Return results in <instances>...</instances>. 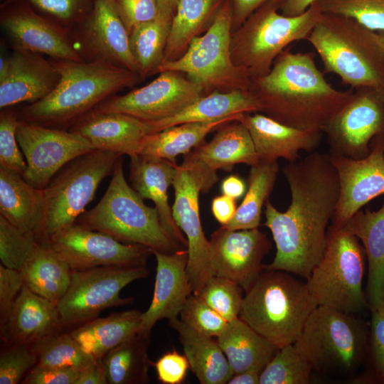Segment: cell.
<instances>
[{
    "instance_id": "obj_1",
    "label": "cell",
    "mask_w": 384,
    "mask_h": 384,
    "mask_svg": "<svg viewBox=\"0 0 384 384\" xmlns=\"http://www.w3.org/2000/svg\"><path fill=\"white\" fill-rule=\"evenodd\" d=\"M291 203L280 212L269 200L264 225L272 233L275 257L265 270H280L309 279L325 250L328 228L339 196L337 171L329 154L314 151L282 169Z\"/></svg>"
},
{
    "instance_id": "obj_2",
    "label": "cell",
    "mask_w": 384,
    "mask_h": 384,
    "mask_svg": "<svg viewBox=\"0 0 384 384\" xmlns=\"http://www.w3.org/2000/svg\"><path fill=\"white\" fill-rule=\"evenodd\" d=\"M353 89L341 91L325 79L312 53L283 50L265 75L252 79L248 92L257 112L294 128L324 132Z\"/></svg>"
},
{
    "instance_id": "obj_3",
    "label": "cell",
    "mask_w": 384,
    "mask_h": 384,
    "mask_svg": "<svg viewBox=\"0 0 384 384\" xmlns=\"http://www.w3.org/2000/svg\"><path fill=\"white\" fill-rule=\"evenodd\" d=\"M52 60L60 74L58 85L43 99L19 110L20 120L68 130L104 100L142 80L137 73L117 67Z\"/></svg>"
},
{
    "instance_id": "obj_4",
    "label": "cell",
    "mask_w": 384,
    "mask_h": 384,
    "mask_svg": "<svg viewBox=\"0 0 384 384\" xmlns=\"http://www.w3.org/2000/svg\"><path fill=\"white\" fill-rule=\"evenodd\" d=\"M369 329L357 314L317 306L294 345L313 372L326 378L360 380L368 361Z\"/></svg>"
},
{
    "instance_id": "obj_5",
    "label": "cell",
    "mask_w": 384,
    "mask_h": 384,
    "mask_svg": "<svg viewBox=\"0 0 384 384\" xmlns=\"http://www.w3.org/2000/svg\"><path fill=\"white\" fill-rule=\"evenodd\" d=\"M306 41L319 54L324 73L336 74L352 89L384 91V51L373 31L351 18L322 12Z\"/></svg>"
},
{
    "instance_id": "obj_6",
    "label": "cell",
    "mask_w": 384,
    "mask_h": 384,
    "mask_svg": "<svg viewBox=\"0 0 384 384\" xmlns=\"http://www.w3.org/2000/svg\"><path fill=\"white\" fill-rule=\"evenodd\" d=\"M239 318L278 348L294 344L318 306L306 282L265 270L245 292Z\"/></svg>"
},
{
    "instance_id": "obj_7",
    "label": "cell",
    "mask_w": 384,
    "mask_h": 384,
    "mask_svg": "<svg viewBox=\"0 0 384 384\" xmlns=\"http://www.w3.org/2000/svg\"><path fill=\"white\" fill-rule=\"evenodd\" d=\"M143 200L127 182L120 156L101 200L94 208L82 213L75 223L119 241L146 246L151 250L170 254L185 249L169 236L157 209L147 206Z\"/></svg>"
},
{
    "instance_id": "obj_8",
    "label": "cell",
    "mask_w": 384,
    "mask_h": 384,
    "mask_svg": "<svg viewBox=\"0 0 384 384\" xmlns=\"http://www.w3.org/2000/svg\"><path fill=\"white\" fill-rule=\"evenodd\" d=\"M281 5L277 1L267 2L232 33L233 61L244 68L251 79L267 74L289 45L306 40L322 14L319 0L294 16L279 14Z\"/></svg>"
},
{
    "instance_id": "obj_9",
    "label": "cell",
    "mask_w": 384,
    "mask_h": 384,
    "mask_svg": "<svg viewBox=\"0 0 384 384\" xmlns=\"http://www.w3.org/2000/svg\"><path fill=\"white\" fill-rule=\"evenodd\" d=\"M366 258L363 246L347 225H330L323 256L306 282L318 306L357 314L368 307L363 289Z\"/></svg>"
},
{
    "instance_id": "obj_10",
    "label": "cell",
    "mask_w": 384,
    "mask_h": 384,
    "mask_svg": "<svg viewBox=\"0 0 384 384\" xmlns=\"http://www.w3.org/2000/svg\"><path fill=\"white\" fill-rule=\"evenodd\" d=\"M232 1L224 0L206 31L193 38L180 58L164 63L159 73H184L188 79L202 87L205 95L214 91H248L250 76L232 59Z\"/></svg>"
},
{
    "instance_id": "obj_11",
    "label": "cell",
    "mask_w": 384,
    "mask_h": 384,
    "mask_svg": "<svg viewBox=\"0 0 384 384\" xmlns=\"http://www.w3.org/2000/svg\"><path fill=\"white\" fill-rule=\"evenodd\" d=\"M122 155L94 149L64 166L43 189L46 238L76 222L93 199L101 181L112 175Z\"/></svg>"
},
{
    "instance_id": "obj_12",
    "label": "cell",
    "mask_w": 384,
    "mask_h": 384,
    "mask_svg": "<svg viewBox=\"0 0 384 384\" xmlns=\"http://www.w3.org/2000/svg\"><path fill=\"white\" fill-rule=\"evenodd\" d=\"M143 266H101L71 272L69 288L57 304L63 326L80 325L97 318L105 309L129 304L134 298H122L120 292L134 281L146 278Z\"/></svg>"
},
{
    "instance_id": "obj_13",
    "label": "cell",
    "mask_w": 384,
    "mask_h": 384,
    "mask_svg": "<svg viewBox=\"0 0 384 384\" xmlns=\"http://www.w3.org/2000/svg\"><path fill=\"white\" fill-rule=\"evenodd\" d=\"M355 90L324 130L331 156L365 158L373 139L384 134V91L370 87Z\"/></svg>"
},
{
    "instance_id": "obj_14",
    "label": "cell",
    "mask_w": 384,
    "mask_h": 384,
    "mask_svg": "<svg viewBox=\"0 0 384 384\" xmlns=\"http://www.w3.org/2000/svg\"><path fill=\"white\" fill-rule=\"evenodd\" d=\"M71 33L82 61L124 68L139 75L129 33L113 0H94L90 14L71 29Z\"/></svg>"
},
{
    "instance_id": "obj_15",
    "label": "cell",
    "mask_w": 384,
    "mask_h": 384,
    "mask_svg": "<svg viewBox=\"0 0 384 384\" xmlns=\"http://www.w3.org/2000/svg\"><path fill=\"white\" fill-rule=\"evenodd\" d=\"M48 239L53 250L73 271L101 266H143L153 255L146 246L124 244L107 234L76 223Z\"/></svg>"
},
{
    "instance_id": "obj_16",
    "label": "cell",
    "mask_w": 384,
    "mask_h": 384,
    "mask_svg": "<svg viewBox=\"0 0 384 384\" xmlns=\"http://www.w3.org/2000/svg\"><path fill=\"white\" fill-rule=\"evenodd\" d=\"M16 135L27 164L23 177L39 189H43L68 163L95 149L77 133L22 120Z\"/></svg>"
},
{
    "instance_id": "obj_17",
    "label": "cell",
    "mask_w": 384,
    "mask_h": 384,
    "mask_svg": "<svg viewBox=\"0 0 384 384\" xmlns=\"http://www.w3.org/2000/svg\"><path fill=\"white\" fill-rule=\"evenodd\" d=\"M203 95L202 87L181 73L164 71L143 87L108 97L94 109L156 121L175 115Z\"/></svg>"
},
{
    "instance_id": "obj_18",
    "label": "cell",
    "mask_w": 384,
    "mask_h": 384,
    "mask_svg": "<svg viewBox=\"0 0 384 384\" xmlns=\"http://www.w3.org/2000/svg\"><path fill=\"white\" fill-rule=\"evenodd\" d=\"M0 26L12 49L40 53L53 60L82 61L71 30L38 14L26 0H5Z\"/></svg>"
},
{
    "instance_id": "obj_19",
    "label": "cell",
    "mask_w": 384,
    "mask_h": 384,
    "mask_svg": "<svg viewBox=\"0 0 384 384\" xmlns=\"http://www.w3.org/2000/svg\"><path fill=\"white\" fill-rule=\"evenodd\" d=\"M271 248L267 234L258 228L229 230L222 225L209 240L213 274L233 280L245 292L265 270L262 260Z\"/></svg>"
},
{
    "instance_id": "obj_20",
    "label": "cell",
    "mask_w": 384,
    "mask_h": 384,
    "mask_svg": "<svg viewBox=\"0 0 384 384\" xmlns=\"http://www.w3.org/2000/svg\"><path fill=\"white\" fill-rule=\"evenodd\" d=\"M370 152L353 159L330 156L339 181V196L331 225L344 227L372 199L384 194V134L373 139Z\"/></svg>"
},
{
    "instance_id": "obj_21",
    "label": "cell",
    "mask_w": 384,
    "mask_h": 384,
    "mask_svg": "<svg viewBox=\"0 0 384 384\" xmlns=\"http://www.w3.org/2000/svg\"><path fill=\"white\" fill-rule=\"evenodd\" d=\"M259 162L250 134L240 121L221 126L208 143L203 142L184 154L181 165L208 193L218 181V170L230 171L235 164L250 166Z\"/></svg>"
},
{
    "instance_id": "obj_22",
    "label": "cell",
    "mask_w": 384,
    "mask_h": 384,
    "mask_svg": "<svg viewBox=\"0 0 384 384\" xmlns=\"http://www.w3.org/2000/svg\"><path fill=\"white\" fill-rule=\"evenodd\" d=\"M172 186L175 196L172 215L188 242L187 272L193 294H198L206 282L213 276L209 240L204 234L200 219L201 188L193 176L181 166H178Z\"/></svg>"
},
{
    "instance_id": "obj_23",
    "label": "cell",
    "mask_w": 384,
    "mask_h": 384,
    "mask_svg": "<svg viewBox=\"0 0 384 384\" xmlns=\"http://www.w3.org/2000/svg\"><path fill=\"white\" fill-rule=\"evenodd\" d=\"M60 74L52 59L40 53L13 49L0 60V108L33 104L58 85Z\"/></svg>"
},
{
    "instance_id": "obj_24",
    "label": "cell",
    "mask_w": 384,
    "mask_h": 384,
    "mask_svg": "<svg viewBox=\"0 0 384 384\" xmlns=\"http://www.w3.org/2000/svg\"><path fill=\"white\" fill-rule=\"evenodd\" d=\"M151 251L156 260L154 294L149 308L142 313L137 331V334L148 337L158 321L178 318L193 293L187 272V249L170 254Z\"/></svg>"
},
{
    "instance_id": "obj_25",
    "label": "cell",
    "mask_w": 384,
    "mask_h": 384,
    "mask_svg": "<svg viewBox=\"0 0 384 384\" xmlns=\"http://www.w3.org/2000/svg\"><path fill=\"white\" fill-rule=\"evenodd\" d=\"M68 130L85 138L95 149L129 156L137 154L143 139L155 133L151 121L96 109L83 115Z\"/></svg>"
},
{
    "instance_id": "obj_26",
    "label": "cell",
    "mask_w": 384,
    "mask_h": 384,
    "mask_svg": "<svg viewBox=\"0 0 384 384\" xmlns=\"http://www.w3.org/2000/svg\"><path fill=\"white\" fill-rule=\"evenodd\" d=\"M239 121L250 134L259 161H296L300 151L314 152L324 134L285 125L260 112L242 114Z\"/></svg>"
},
{
    "instance_id": "obj_27",
    "label": "cell",
    "mask_w": 384,
    "mask_h": 384,
    "mask_svg": "<svg viewBox=\"0 0 384 384\" xmlns=\"http://www.w3.org/2000/svg\"><path fill=\"white\" fill-rule=\"evenodd\" d=\"M129 158L131 186L143 199L153 201L169 236L187 249L186 238L176 225L169 204L168 189L173 183L178 166L167 159L152 156L137 154Z\"/></svg>"
},
{
    "instance_id": "obj_28",
    "label": "cell",
    "mask_w": 384,
    "mask_h": 384,
    "mask_svg": "<svg viewBox=\"0 0 384 384\" xmlns=\"http://www.w3.org/2000/svg\"><path fill=\"white\" fill-rule=\"evenodd\" d=\"M63 327L57 305L36 294L25 284L16 297L1 336L10 346L31 345Z\"/></svg>"
},
{
    "instance_id": "obj_29",
    "label": "cell",
    "mask_w": 384,
    "mask_h": 384,
    "mask_svg": "<svg viewBox=\"0 0 384 384\" xmlns=\"http://www.w3.org/2000/svg\"><path fill=\"white\" fill-rule=\"evenodd\" d=\"M0 215L21 231L40 239L46 238V200L43 189L33 186L21 175L2 166Z\"/></svg>"
},
{
    "instance_id": "obj_30",
    "label": "cell",
    "mask_w": 384,
    "mask_h": 384,
    "mask_svg": "<svg viewBox=\"0 0 384 384\" xmlns=\"http://www.w3.org/2000/svg\"><path fill=\"white\" fill-rule=\"evenodd\" d=\"M363 246L368 261L366 296L370 310L384 305V203L358 210L346 225Z\"/></svg>"
},
{
    "instance_id": "obj_31",
    "label": "cell",
    "mask_w": 384,
    "mask_h": 384,
    "mask_svg": "<svg viewBox=\"0 0 384 384\" xmlns=\"http://www.w3.org/2000/svg\"><path fill=\"white\" fill-rule=\"evenodd\" d=\"M169 324L177 332L184 355L200 383H228L233 373L217 341L178 318L169 320Z\"/></svg>"
},
{
    "instance_id": "obj_32",
    "label": "cell",
    "mask_w": 384,
    "mask_h": 384,
    "mask_svg": "<svg viewBox=\"0 0 384 384\" xmlns=\"http://www.w3.org/2000/svg\"><path fill=\"white\" fill-rule=\"evenodd\" d=\"M216 341L233 374L249 370L262 372L278 350L240 318L228 322Z\"/></svg>"
},
{
    "instance_id": "obj_33",
    "label": "cell",
    "mask_w": 384,
    "mask_h": 384,
    "mask_svg": "<svg viewBox=\"0 0 384 384\" xmlns=\"http://www.w3.org/2000/svg\"><path fill=\"white\" fill-rule=\"evenodd\" d=\"M142 312L128 310L95 318L70 332L82 349L95 360L137 334Z\"/></svg>"
},
{
    "instance_id": "obj_34",
    "label": "cell",
    "mask_w": 384,
    "mask_h": 384,
    "mask_svg": "<svg viewBox=\"0 0 384 384\" xmlns=\"http://www.w3.org/2000/svg\"><path fill=\"white\" fill-rule=\"evenodd\" d=\"M19 271L30 290L56 305L70 284L72 270L46 238L40 240Z\"/></svg>"
},
{
    "instance_id": "obj_35",
    "label": "cell",
    "mask_w": 384,
    "mask_h": 384,
    "mask_svg": "<svg viewBox=\"0 0 384 384\" xmlns=\"http://www.w3.org/2000/svg\"><path fill=\"white\" fill-rule=\"evenodd\" d=\"M255 112H257V105L248 91H214L201 97L175 115L152 123L157 132L184 123L210 122Z\"/></svg>"
},
{
    "instance_id": "obj_36",
    "label": "cell",
    "mask_w": 384,
    "mask_h": 384,
    "mask_svg": "<svg viewBox=\"0 0 384 384\" xmlns=\"http://www.w3.org/2000/svg\"><path fill=\"white\" fill-rule=\"evenodd\" d=\"M242 115L238 114L210 122L184 123L149 134L142 142L137 154L159 157L176 163L178 155L188 153L201 144L213 129L239 121Z\"/></svg>"
},
{
    "instance_id": "obj_37",
    "label": "cell",
    "mask_w": 384,
    "mask_h": 384,
    "mask_svg": "<svg viewBox=\"0 0 384 384\" xmlns=\"http://www.w3.org/2000/svg\"><path fill=\"white\" fill-rule=\"evenodd\" d=\"M223 1L178 0L172 18L164 63L176 60L184 54L191 41L209 28Z\"/></svg>"
},
{
    "instance_id": "obj_38",
    "label": "cell",
    "mask_w": 384,
    "mask_h": 384,
    "mask_svg": "<svg viewBox=\"0 0 384 384\" xmlns=\"http://www.w3.org/2000/svg\"><path fill=\"white\" fill-rule=\"evenodd\" d=\"M150 340L139 334L108 352L102 359L109 384H145L150 381Z\"/></svg>"
},
{
    "instance_id": "obj_39",
    "label": "cell",
    "mask_w": 384,
    "mask_h": 384,
    "mask_svg": "<svg viewBox=\"0 0 384 384\" xmlns=\"http://www.w3.org/2000/svg\"><path fill=\"white\" fill-rule=\"evenodd\" d=\"M279 170L277 161H259L251 166L245 196L233 219L223 226L229 230L258 228L263 206L269 200Z\"/></svg>"
},
{
    "instance_id": "obj_40",
    "label": "cell",
    "mask_w": 384,
    "mask_h": 384,
    "mask_svg": "<svg viewBox=\"0 0 384 384\" xmlns=\"http://www.w3.org/2000/svg\"><path fill=\"white\" fill-rule=\"evenodd\" d=\"M172 18L159 15L153 21L135 27L129 33L132 53L143 80L159 73L164 53Z\"/></svg>"
},
{
    "instance_id": "obj_41",
    "label": "cell",
    "mask_w": 384,
    "mask_h": 384,
    "mask_svg": "<svg viewBox=\"0 0 384 384\" xmlns=\"http://www.w3.org/2000/svg\"><path fill=\"white\" fill-rule=\"evenodd\" d=\"M37 364L49 367H71L82 370L95 362L73 337L68 334L55 333L31 344Z\"/></svg>"
},
{
    "instance_id": "obj_42",
    "label": "cell",
    "mask_w": 384,
    "mask_h": 384,
    "mask_svg": "<svg viewBox=\"0 0 384 384\" xmlns=\"http://www.w3.org/2000/svg\"><path fill=\"white\" fill-rule=\"evenodd\" d=\"M311 364L294 344L278 348L260 375V384H308Z\"/></svg>"
},
{
    "instance_id": "obj_43",
    "label": "cell",
    "mask_w": 384,
    "mask_h": 384,
    "mask_svg": "<svg viewBox=\"0 0 384 384\" xmlns=\"http://www.w3.org/2000/svg\"><path fill=\"white\" fill-rule=\"evenodd\" d=\"M242 291L233 280L213 275L196 295L229 322L239 318L244 297Z\"/></svg>"
},
{
    "instance_id": "obj_44",
    "label": "cell",
    "mask_w": 384,
    "mask_h": 384,
    "mask_svg": "<svg viewBox=\"0 0 384 384\" xmlns=\"http://www.w3.org/2000/svg\"><path fill=\"white\" fill-rule=\"evenodd\" d=\"M41 240L21 231L0 215V259L6 267L20 270Z\"/></svg>"
},
{
    "instance_id": "obj_45",
    "label": "cell",
    "mask_w": 384,
    "mask_h": 384,
    "mask_svg": "<svg viewBox=\"0 0 384 384\" xmlns=\"http://www.w3.org/2000/svg\"><path fill=\"white\" fill-rule=\"evenodd\" d=\"M322 12L351 18L373 31H384V0H319Z\"/></svg>"
},
{
    "instance_id": "obj_46",
    "label": "cell",
    "mask_w": 384,
    "mask_h": 384,
    "mask_svg": "<svg viewBox=\"0 0 384 384\" xmlns=\"http://www.w3.org/2000/svg\"><path fill=\"white\" fill-rule=\"evenodd\" d=\"M38 14L71 30L91 11L94 0H26Z\"/></svg>"
},
{
    "instance_id": "obj_47",
    "label": "cell",
    "mask_w": 384,
    "mask_h": 384,
    "mask_svg": "<svg viewBox=\"0 0 384 384\" xmlns=\"http://www.w3.org/2000/svg\"><path fill=\"white\" fill-rule=\"evenodd\" d=\"M18 111L11 107L0 112V166L23 176L27 164L17 142L16 132L19 123Z\"/></svg>"
},
{
    "instance_id": "obj_48",
    "label": "cell",
    "mask_w": 384,
    "mask_h": 384,
    "mask_svg": "<svg viewBox=\"0 0 384 384\" xmlns=\"http://www.w3.org/2000/svg\"><path fill=\"white\" fill-rule=\"evenodd\" d=\"M179 315L180 319L194 330L211 337L219 336L228 324L218 312L193 293L186 299Z\"/></svg>"
},
{
    "instance_id": "obj_49",
    "label": "cell",
    "mask_w": 384,
    "mask_h": 384,
    "mask_svg": "<svg viewBox=\"0 0 384 384\" xmlns=\"http://www.w3.org/2000/svg\"><path fill=\"white\" fill-rule=\"evenodd\" d=\"M36 364L37 358L31 345L10 346L0 355V384L21 383Z\"/></svg>"
},
{
    "instance_id": "obj_50",
    "label": "cell",
    "mask_w": 384,
    "mask_h": 384,
    "mask_svg": "<svg viewBox=\"0 0 384 384\" xmlns=\"http://www.w3.org/2000/svg\"><path fill=\"white\" fill-rule=\"evenodd\" d=\"M370 311L368 361L371 364L375 380L384 383V305Z\"/></svg>"
},
{
    "instance_id": "obj_51",
    "label": "cell",
    "mask_w": 384,
    "mask_h": 384,
    "mask_svg": "<svg viewBox=\"0 0 384 384\" xmlns=\"http://www.w3.org/2000/svg\"><path fill=\"white\" fill-rule=\"evenodd\" d=\"M113 2L129 33L135 27L160 15L156 0H113Z\"/></svg>"
},
{
    "instance_id": "obj_52",
    "label": "cell",
    "mask_w": 384,
    "mask_h": 384,
    "mask_svg": "<svg viewBox=\"0 0 384 384\" xmlns=\"http://www.w3.org/2000/svg\"><path fill=\"white\" fill-rule=\"evenodd\" d=\"M24 282L19 270L0 265V326L5 324Z\"/></svg>"
},
{
    "instance_id": "obj_53",
    "label": "cell",
    "mask_w": 384,
    "mask_h": 384,
    "mask_svg": "<svg viewBox=\"0 0 384 384\" xmlns=\"http://www.w3.org/2000/svg\"><path fill=\"white\" fill-rule=\"evenodd\" d=\"M153 365L159 380L164 384H181L185 380L190 367L186 356L179 353L175 348L164 353Z\"/></svg>"
},
{
    "instance_id": "obj_54",
    "label": "cell",
    "mask_w": 384,
    "mask_h": 384,
    "mask_svg": "<svg viewBox=\"0 0 384 384\" xmlns=\"http://www.w3.org/2000/svg\"><path fill=\"white\" fill-rule=\"evenodd\" d=\"M82 370L71 367L36 365L26 375L23 384H75Z\"/></svg>"
},
{
    "instance_id": "obj_55",
    "label": "cell",
    "mask_w": 384,
    "mask_h": 384,
    "mask_svg": "<svg viewBox=\"0 0 384 384\" xmlns=\"http://www.w3.org/2000/svg\"><path fill=\"white\" fill-rule=\"evenodd\" d=\"M233 5V32L236 31L257 9L270 1L282 4L284 0H231Z\"/></svg>"
},
{
    "instance_id": "obj_56",
    "label": "cell",
    "mask_w": 384,
    "mask_h": 384,
    "mask_svg": "<svg viewBox=\"0 0 384 384\" xmlns=\"http://www.w3.org/2000/svg\"><path fill=\"white\" fill-rule=\"evenodd\" d=\"M236 210L235 199L225 195L216 196L212 201V213L222 225H227L233 219Z\"/></svg>"
},
{
    "instance_id": "obj_57",
    "label": "cell",
    "mask_w": 384,
    "mask_h": 384,
    "mask_svg": "<svg viewBox=\"0 0 384 384\" xmlns=\"http://www.w3.org/2000/svg\"><path fill=\"white\" fill-rule=\"evenodd\" d=\"M105 370L102 360H97L84 368L75 384H107Z\"/></svg>"
},
{
    "instance_id": "obj_58",
    "label": "cell",
    "mask_w": 384,
    "mask_h": 384,
    "mask_svg": "<svg viewBox=\"0 0 384 384\" xmlns=\"http://www.w3.org/2000/svg\"><path fill=\"white\" fill-rule=\"evenodd\" d=\"M245 183L238 176L231 175L223 179L221 183V191L223 195L233 199L242 196L245 192Z\"/></svg>"
},
{
    "instance_id": "obj_59",
    "label": "cell",
    "mask_w": 384,
    "mask_h": 384,
    "mask_svg": "<svg viewBox=\"0 0 384 384\" xmlns=\"http://www.w3.org/2000/svg\"><path fill=\"white\" fill-rule=\"evenodd\" d=\"M316 1L318 0H284L279 10L284 16H297L304 13Z\"/></svg>"
},
{
    "instance_id": "obj_60",
    "label": "cell",
    "mask_w": 384,
    "mask_h": 384,
    "mask_svg": "<svg viewBox=\"0 0 384 384\" xmlns=\"http://www.w3.org/2000/svg\"><path fill=\"white\" fill-rule=\"evenodd\" d=\"M261 372L249 370L233 374L228 380V384H258Z\"/></svg>"
},
{
    "instance_id": "obj_61",
    "label": "cell",
    "mask_w": 384,
    "mask_h": 384,
    "mask_svg": "<svg viewBox=\"0 0 384 384\" xmlns=\"http://www.w3.org/2000/svg\"><path fill=\"white\" fill-rule=\"evenodd\" d=\"M159 6L160 14L173 18L178 0H156Z\"/></svg>"
},
{
    "instance_id": "obj_62",
    "label": "cell",
    "mask_w": 384,
    "mask_h": 384,
    "mask_svg": "<svg viewBox=\"0 0 384 384\" xmlns=\"http://www.w3.org/2000/svg\"><path fill=\"white\" fill-rule=\"evenodd\" d=\"M374 38L380 48L384 51V31H374Z\"/></svg>"
}]
</instances>
